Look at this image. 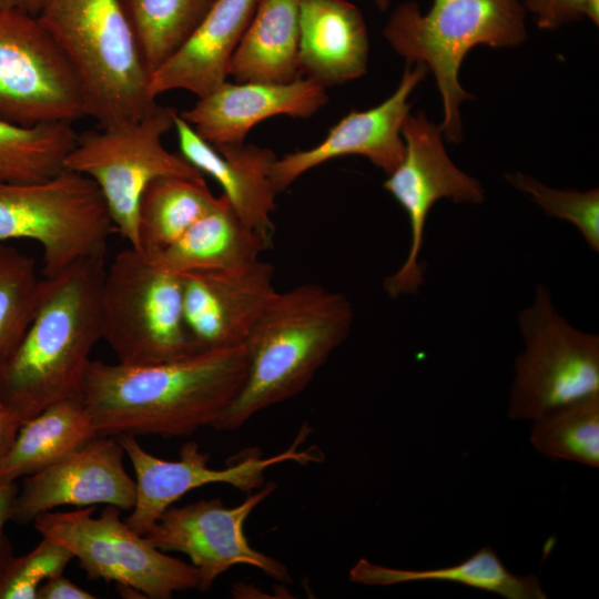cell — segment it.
<instances>
[{"label": "cell", "mask_w": 599, "mask_h": 599, "mask_svg": "<svg viewBox=\"0 0 599 599\" xmlns=\"http://www.w3.org/2000/svg\"><path fill=\"white\" fill-rule=\"evenodd\" d=\"M247 364L245 343L150 365L91 359L81 400L98 435L189 436L231 405Z\"/></svg>", "instance_id": "1"}, {"label": "cell", "mask_w": 599, "mask_h": 599, "mask_svg": "<svg viewBox=\"0 0 599 599\" xmlns=\"http://www.w3.org/2000/svg\"><path fill=\"white\" fill-rule=\"evenodd\" d=\"M104 253L43 277L37 308L20 342L0 365L2 405L22 422L45 407L81 399L90 354L102 339L100 297Z\"/></svg>", "instance_id": "2"}, {"label": "cell", "mask_w": 599, "mask_h": 599, "mask_svg": "<svg viewBox=\"0 0 599 599\" xmlns=\"http://www.w3.org/2000/svg\"><path fill=\"white\" fill-rule=\"evenodd\" d=\"M353 321L351 302L319 284L276 291L245 342L244 383L213 427L237 429L258 412L302 393L345 341Z\"/></svg>", "instance_id": "3"}, {"label": "cell", "mask_w": 599, "mask_h": 599, "mask_svg": "<svg viewBox=\"0 0 599 599\" xmlns=\"http://www.w3.org/2000/svg\"><path fill=\"white\" fill-rule=\"evenodd\" d=\"M37 18L65 55L87 116L100 128L136 121L158 104L123 0H47Z\"/></svg>", "instance_id": "4"}, {"label": "cell", "mask_w": 599, "mask_h": 599, "mask_svg": "<svg viewBox=\"0 0 599 599\" xmlns=\"http://www.w3.org/2000/svg\"><path fill=\"white\" fill-rule=\"evenodd\" d=\"M383 34L407 63L432 71L444 109L439 129L448 142L463 140L460 105L473 99L459 82L466 54L476 45L512 48L527 39L520 0H433L423 13L415 1L398 4Z\"/></svg>", "instance_id": "5"}, {"label": "cell", "mask_w": 599, "mask_h": 599, "mask_svg": "<svg viewBox=\"0 0 599 599\" xmlns=\"http://www.w3.org/2000/svg\"><path fill=\"white\" fill-rule=\"evenodd\" d=\"M101 334L118 363L150 365L192 354L183 317L182 277L129 246L105 268Z\"/></svg>", "instance_id": "6"}, {"label": "cell", "mask_w": 599, "mask_h": 599, "mask_svg": "<svg viewBox=\"0 0 599 599\" xmlns=\"http://www.w3.org/2000/svg\"><path fill=\"white\" fill-rule=\"evenodd\" d=\"M103 196L88 176L63 169L39 182H0V243L32 240L43 250V277L105 253L114 233Z\"/></svg>", "instance_id": "7"}, {"label": "cell", "mask_w": 599, "mask_h": 599, "mask_svg": "<svg viewBox=\"0 0 599 599\" xmlns=\"http://www.w3.org/2000/svg\"><path fill=\"white\" fill-rule=\"evenodd\" d=\"M174 109L156 104L136 121L82 133L64 160V169L97 184L114 231L134 248L140 199L149 183L171 175L204 177L162 143V136L174 128Z\"/></svg>", "instance_id": "8"}, {"label": "cell", "mask_w": 599, "mask_h": 599, "mask_svg": "<svg viewBox=\"0 0 599 599\" xmlns=\"http://www.w3.org/2000/svg\"><path fill=\"white\" fill-rule=\"evenodd\" d=\"M524 349L514 363L510 419L532 420L557 407L599 394V336L571 325L538 284L521 309Z\"/></svg>", "instance_id": "9"}, {"label": "cell", "mask_w": 599, "mask_h": 599, "mask_svg": "<svg viewBox=\"0 0 599 599\" xmlns=\"http://www.w3.org/2000/svg\"><path fill=\"white\" fill-rule=\"evenodd\" d=\"M73 511H48L33 520L35 530L70 550L91 580L114 581L121 590L144 598L169 599L174 592L197 588L193 565L155 548L144 535L120 518V508L105 505Z\"/></svg>", "instance_id": "10"}, {"label": "cell", "mask_w": 599, "mask_h": 599, "mask_svg": "<svg viewBox=\"0 0 599 599\" xmlns=\"http://www.w3.org/2000/svg\"><path fill=\"white\" fill-rule=\"evenodd\" d=\"M84 116L77 77L39 19L0 9V118L32 126Z\"/></svg>", "instance_id": "11"}, {"label": "cell", "mask_w": 599, "mask_h": 599, "mask_svg": "<svg viewBox=\"0 0 599 599\" xmlns=\"http://www.w3.org/2000/svg\"><path fill=\"white\" fill-rule=\"evenodd\" d=\"M404 156L388 174L384 189L407 214L410 245L402 266L385 282L392 298L417 293L424 284L420 251L428 214L439 200L479 204L485 192L479 181L461 171L449 158L439 126L423 112L408 114L402 126Z\"/></svg>", "instance_id": "12"}, {"label": "cell", "mask_w": 599, "mask_h": 599, "mask_svg": "<svg viewBox=\"0 0 599 599\" xmlns=\"http://www.w3.org/2000/svg\"><path fill=\"white\" fill-rule=\"evenodd\" d=\"M308 434L309 426L304 424L292 445L280 454L262 457L252 448L222 469L207 466L209 454L195 441L182 446L177 460H165L146 451L134 435H119L118 440L134 469L136 485L135 504L124 521L135 532L145 535L167 508L191 490L210 484H227L251 494L264 486L265 470L274 465L319 463L324 455L316 447L300 449Z\"/></svg>", "instance_id": "13"}, {"label": "cell", "mask_w": 599, "mask_h": 599, "mask_svg": "<svg viewBox=\"0 0 599 599\" xmlns=\"http://www.w3.org/2000/svg\"><path fill=\"white\" fill-rule=\"evenodd\" d=\"M275 488L274 483H265L235 507H226L219 498L171 506L144 536L164 552L186 555L197 571L200 591L210 589L235 565H250L275 580L291 582L287 567L254 549L244 532L248 516Z\"/></svg>", "instance_id": "14"}, {"label": "cell", "mask_w": 599, "mask_h": 599, "mask_svg": "<svg viewBox=\"0 0 599 599\" xmlns=\"http://www.w3.org/2000/svg\"><path fill=\"white\" fill-rule=\"evenodd\" d=\"M116 436L98 435L53 465L24 477L11 520L28 524L62 506L111 505L131 510L136 485L123 465Z\"/></svg>", "instance_id": "15"}, {"label": "cell", "mask_w": 599, "mask_h": 599, "mask_svg": "<svg viewBox=\"0 0 599 599\" xmlns=\"http://www.w3.org/2000/svg\"><path fill=\"white\" fill-rule=\"evenodd\" d=\"M273 264L182 274L183 317L193 353L244 344L276 293Z\"/></svg>", "instance_id": "16"}, {"label": "cell", "mask_w": 599, "mask_h": 599, "mask_svg": "<svg viewBox=\"0 0 599 599\" xmlns=\"http://www.w3.org/2000/svg\"><path fill=\"white\" fill-rule=\"evenodd\" d=\"M427 73L425 64L407 63L397 89L380 104L352 110L314 148L277 158L271 173L277 193L313 167L346 155L365 156L387 175L392 173L404 156L402 126L410 110L408 99Z\"/></svg>", "instance_id": "17"}, {"label": "cell", "mask_w": 599, "mask_h": 599, "mask_svg": "<svg viewBox=\"0 0 599 599\" xmlns=\"http://www.w3.org/2000/svg\"><path fill=\"white\" fill-rule=\"evenodd\" d=\"M326 102L325 88L306 78L288 83L225 81L179 115L219 146L243 143L254 125L271 116L309 118Z\"/></svg>", "instance_id": "18"}, {"label": "cell", "mask_w": 599, "mask_h": 599, "mask_svg": "<svg viewBox=\"0 0 599 599\" xmlns=\"http://www.w3.org/2000/svg\"><path fill=\"white\" fill-rule=\"evenodd\" d=\"M174 129L181 155L202 174L213 177L241 220L272 243L271 215L278 194L271 177L275 153L244 142L213 146L176 111Z\"/></svg>", "instance_id": "19"}, {"label": "cell", "mask_w": 599, "mask_h": 599, "mask_svg": "<svg viewBox=\"0 0 599 599\" xmlns=\"http://www.w3.org/2000/svg\"><path fill=\"white\" fill-rule=\"evenodd\" d=\"M257 0H216L181 48L150 75V94L171 90L204 97L226 81L232 57Z\"/></svg>", "instance_id": "20"}, {"label": "cell", "mask_w": 599, "mask_h": 599, "mask_svg": "<svg viewBox=\"0 0 599 599\" xmlns=\"http://www.w3.org/2000/svg\"><path fill=\"white\" fill-rule=\"evenodd\" d=\"M369 51L361 10L347 0H302L298 67L303 78L323 88L366 73Z\"/></svg>", "instance_id": "21"}, {"label": "cell", "mask_w": 599, "mask_h": 599, "mask_svg": "<svg viewBox=\"0 0 599 599\" xmlns=\"http://www.w3.org/2000/svg\"><path fill=\"white\" fill-rule=\"evenodd\" d=\"M272 245L247 226L222 194L213 209L165 248L148 254L174 273L232 270L248 265Z\"/></svg>", "instance_id": "22"}, {"label": "cell", "mask_w": 599, "mask_h": 599, "mask_svg": "<svg viewBox=\"0 0 599 599\" xmlns=\"http://www.w3.org/2000/svg\"><path fill=\"white\" fill-rule=\"evenodd\" d=\"M302 0H257L232 57L236 82L288 83L303 78L298 67Z\"/></svg>", "instance_id": "23"}, {"label": "cell", "mask_w": 599, "mask_h": 599, "mask_svg": "<svg viewBox=\"0 0 599 599\" xmlns=\"http://www.w3.org/2000/svg\"><path fill=\"white\" fill-rule=\"evenodd\" d=\"M98 436L81 399L54 403L24 422L0 461V483H16L62 459Z\"/></svg>", "instance_id": "24"}, {"label": "cell", "mask_w": 599, "mask_h": 599, "mask_svg": "<svg viewBox=\"0 0 599 599\" xmlns=\"http://www.w3.org/2000/svg\"><path fill=\"white\" fill-rule=\"evenodd\" d=\"M349 579L368 586H393L415 581H447L497 593L506 599H546L535 573H512L490 546L448 567L412 570L379 566L365 558L349 570Z\"/></svg>", "instance_id": "25"}, {"label": "cell", "mask_w": 599, "mask_h": 599, "mask_svg": "<svg viewBox=\"0 0 599 599\" xmlns=\"http://www.w3.org/2000/svg\"><path fill=\"white\" fill-rule=\"evenodd\" d=\"M217 199L204 177L171 175L153 180L140 199L136 250L152 254L165 248L213 209Z\"/></svg>", "instance_id": "26"}, {"label": "cell", "mask_w": 599, "mask_h": 599, "mask_svg": "<svg viewBox=\"0 0 599 599\" xmlns=\"http://www.w3.org/2000/svg\"><path fill=\"white\" fill-rule=\"evenodd\" d=\"M78 134L68 122L24 126L0 118V180L32 183L64 169Z\"/></svg>", "instance_id": "27"}, {"label": "cell", "mask_w": 599, "mask_h": 599, "mask_svg": "<svg viewBox=\"0 0 599 599\" xmlns=\"http://www.w3.org/2000/svg\"><path fill=\"white\" fill-rule=\"evenodd\" d=\"M215 2L123 0L150 74L181 48Z\"/></svg>", "instance_id": "28"}, {"label": "cell", "mask_w": 599, "mask_h": 599, "mask_svg": "<svg viewBox=\"0 0 599 599\" xmlns=\"http://www.w3.org/2000/svg\"><path fill=\"white\" fill-rule=\"evenodd\" d=\"M530 443L544 456L599 468V394L531 420Z\"/></svg>", "instance_id": "29"}, {"label": "cell", "mask_w": 599, "mask_h": 599, "mask_svg": "<svg viewBox=\"0 0 599 599\" xmlns=\"http://www.w3.org/2000/svg\"><path fill=\"white\" fill-rule=\"evenodd\" d=\"M41 283L31 256L0 243V365L13 352L32 319Z\"/></svg>", "instance_id": "30"}, {"label": "cell", "mask_w": 599, "mask_h": 599, "mask_svg": "<svg viewBox=\"0 0 599 599\" xmlns=\"http://www.w3.org/2000/svg\"><path fill=\"white\" fill-rule=\"evenodd\" d=\"M506 179L547 215L571 223L590 250L599 251L598 189L588 191L554 189L520 172L506 174Z\"/></svg>", "instance_id": "31"}, {"label": "cell", "mask_w": 599, "mask_h": 599, "mask_svg": "<svg viewBox=\"0 0 599 599\" xmlns=\"http://www.w3.org/2000/svg\"><path fill=\"white\" fill-rule=\"evenodd\" d=\"M73 558L65 547L42 537L32 550L11 559L0 578V599H37L40 586L63 573Z\"/></svg>", "instance_id": "32"}, {"label": "cell", "mask_w": 599, "mask_h": 599, "mask_svg": "<svg viewBox=\"0 0 599 599\" xmlns=\"http://www.w3.org/2000/svg\"><path fill=\"white\" fill-rule=\"evenodd\" d=\"M526 12L535 17L540 29L555 30L589 19L599 24V0H520Z\"/></svg>", "instance_id": "33"}, {"label": "cell", "mask_w": 599, "mask_h": 599, "mask_svg": "<svg viewBox=\"0 0 599 599\" xmlns=\"http://www.w3.org/2000/svg\"><path fill=\"white\" fill-rule=\"evenodd\" d=\"M19 487L16 483H0V578L14 557L12 545L6 534V525L11 520L12 508Z\"/></svg>", "instance_id": "34"}, {"label": "cell", "mask_w": 599, "mask_h": 599, "mask_svg": "<svg viewBox=\"0 0 599 599\" xmlns=\"http://www.w3.org/2000/svg\"><path fill=\"white\" fill-rule=\"evenodd\" d=\"M93 593L80 588L63 573L47 579L39 588L37 599H94Z\"/></svg>", "instance_id": "35"}, {"label": "cell", "mask_w": 599, "mask_h": 599, "mask_svg": "<svg viewBox=\"0 0 599 599\" xmlns=\"http://www.w3.org/2000/svg\"><path fill=\"white\" fill-rule=\"evenodd\" d=\"M22 424L16 412L6 406L0 408V461L11 448Z\"/></svg>", "instance_id": "36"}, {"label": "cell", "mask_w": 599, "mask_h": 599, "mask_svg": "<svg viewBox=\"0 0 599 599\" xmlns=\"http://www.w3.org/2000/svg\"><path fill=\"white\" fill-rule=\"evenodd\" d=\"M47 0H0V9L19 10L37 17Z\"/></svg>", "instance_id": "37"}, {"label": "cell", "mask_w": 599, "mask_h": 599, "mask_svg": "<svg viewBox=\"0 0 599 599\" xmlns=\"http://www.w3.org/2000/svg\"><path fill=\"white\" fill-rule=\"evenodd\" d=\"M373 1L380 11L387 10V8L390 4V0H373Z\"/></svg>", "instance_id": "38"}, {"label": "cell", "mask_w": 599, "mask_h": 599, "mask_svg": "<svg viewBox=\"0 0 599 599\" xmlns=\"http://www.w3.org/2000/svg\"><path fill=\"white\" fill-rule=\"evenodd\" d=\"M2 406H3V405H2V402H1V396H0V408H1Z\"/></svg>", "instance_id": "39"}, {"label": "cell", "mask_w": 599, "mask_h": 599, "mask_svg": "<svg viewBox=\"0 0 599 599\" xmlns=\"http://www.w3.org/2000/svg\"><path fill=\"white\" fill-rule=\"evenodd\" d=\"M0 182H1V180H0Z\"/></svg>", "instance_id": "40"}]
</instances>
